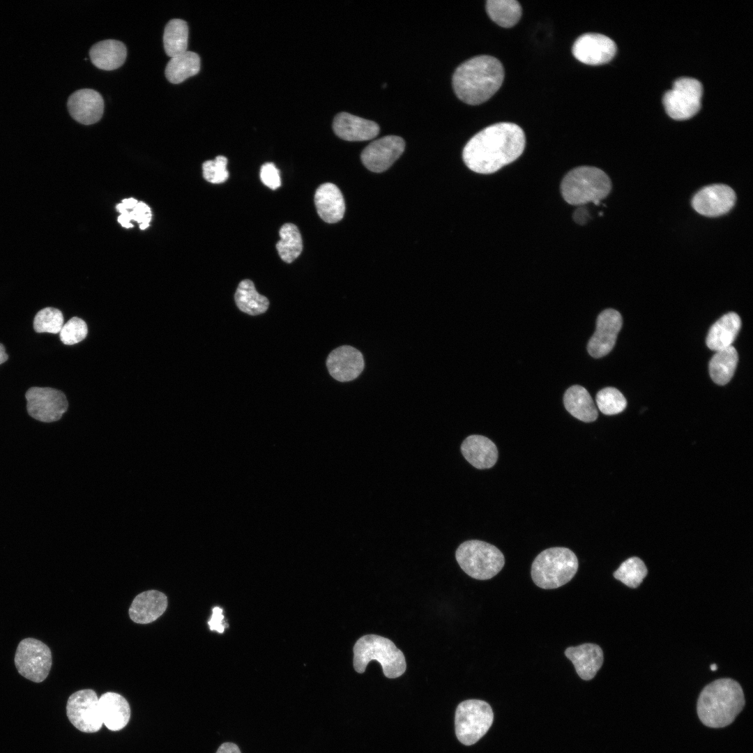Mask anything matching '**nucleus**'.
<instances>
[{"instance_id":"412c9836","label":"nucleus","mask_w":753,"mask_h":753,"mask_svg":"<svg viewBox=\"0 0 753 753\" xmlns=\"http://www.w3.org/2000/svg\"><path fill=\"white\" fill-rule=\"evenodd\" d=\"M166 595L158 591L142 592L133 600L129 609L130 618L137 623L147 624L158 618L166 610Z\"/></svg>"},{"instance_id":"f704fd0d","label":"nucleus","mask_w":753,"mask_h":753,"mask_svg":"<svg viewBox=\"0 0 753 753\" xmlns=\"http://www.w3.org/2000/svg\"><path fill=\"white\" fill-rule=\"evenodd\" d=\"M596 403L599 410L605 415L618 414L625 410L627 401L616 388L607 387L600 390L596 395Z\"/></svg>"},{"instance_id":"c756f323","label":"nucleus","mask_w":753,"mask_h":753,"mask_svg":"<svg viewBox=\"0 0 753 753\" xmlns=\"http://www.w3.org/2000/svg\"><path fill=\"white\" fill-rule=\"evenodd\" d=\"M200 70V57L194 52L187 50L171 57L167 63L165 73L167 79L174 84L180 83L195 75Z\"/></svg>"},{"instance_id":"37998d69","label":"nucleus","mask_w":753,"mask_h":753,"mask_svg":"<svg viewBox=\"0 0 753 753\" xmlns=\"http://www.w3.org/2000/svg\"><path fill=\"white\" fill-rule=\"evenodd\" d=\"M587 217V211L584 208H579L574 213V220L579 224L586 222Z\"/></svg>"},{"instance_id":"473e14b6","label":"nucleus","mask_w":753,"mask_h":753,"mask_svg":"<svg viewBox=\"0 0 753 753\" xmlns=\"http://www.w3.org/2000/svg\"><path fill=\"white\" fill-rule=\"evenodd\" d=\"M280 239L276 243L278 254L286 263H291L301 254L303 241L300 231L293 223H285L280 229Z\"/></svg>"},{"instance_id":"c9c22d12","label":"nucleus","mask_w":753,"mask_h":753,"mask_svg":"<svg viewBox=\"0 0 753 753\" xmlns=\"http://www.w3.org/2000/svg\"><path fill=\"white\" fill-rule=\"evenodd\" d=\"M63 326L62 312L54 307L42 309L35 316L33 328L37 333H60Z\"/></svg>"},{"instance_id":"f03ea898","label":"nucleus","mask_w":753,"mask_h":753,"mask_svg":"<svg viewBox=\"0 0 753 753\" xmlns=\"http://www.w3.org/2000/svg\"><path fill=\"white\" fill-rule=\"evenodd\" d=\"M504 68L496 58L489 55L473 57L461 63L452 75V86L462 102L476 105L488 100L500 89Z\"/></svg>"},{"instance_id":"a18cd8bd","label":"nucleus","mask_w":753,"mask_h":753,"mask_svg":"<svg viewBox=\"0 0 753 753\" xmlns=\"http://www.w3.org/2000/svg\"><path fill=\"white\" fill-rule=\"evenodd\" d=\"M122 204L127 210L133 209L137 205V201L133 198L125 199L122 201Z\"/></svg>"},{"instance_id":"7c9ffc66","label":"nucleus","mask_w":753,"mask_h":753,"mask_svg":"<svg viewBox=\"0 0 753 753\" xmlns=\"http://www.w3.org/2000/svg\"><path fill=\"white\" fill-rule=\"evenodd\" d=\"M188 26L181 19H172L165 25L163 43L166 54L175 56L187 51Z\"/></svg>"},{"instance_id":"a878e982","label":"nucleus","mask_w":753,"mask_h":753,"mask_svg":"<svg viewBox=\"0 0 753 753\" xmlns=\"http://www.w3.org/2000/svg\"><path fill=\"white\" fill-rule=\"evenodd\" d=\"M89 56L96 66L102 70H111L120 67L124 63L127 48L120 40H103L91 46Z\"/></svg>"},{"instance_id":"20e7f679","label":"nucleus","mask_w":753,"mask_h":753,"mask_svg":"<svg viewBox=\"0 0 753 753\" xmlns=\"http://www.w3.org/2000/svg\"><path fill=\"white\" fill-rule=\"evenodd\" d=\"M353 667L363 674L372 660H376L388 678L401 676L406 670V663L403 653L388 638L367 634L359 638L353 648Z\"/></svg>"},{"instance_id":"09e8293b","label":"nucleus","mask_w":753,"mask_h":753,"mask_svg":"<svg viewBox=\"0 0 753 753\" xmlns=\"http://www.w3.org/2000/svg\"><path fill=\"white\" fill-rule=\"evenodd\" d=\"M717 665L715 664H713L710 665V669L712 671H715L717 669Z\"/></svg>"},{"instance_id":"bb28decb","label":"nucleus","mask_w":753,"mask_h":753,"mask_svg":"<svg viewBox=\"0 0 753 753\" xmlns=\"http://www.w3.org/2000/svg\"><path fill=\"white\" fill-rule=\"evenodd\" d=\"M563 402L566 410L575 418L586 423L595 420L598 413L588 390L575 385L565 393Z\"/></svg>"},{"instance_id":"f8f14e48","label":"nucleus","mask_w":753,"mask_h":753,"mask_svg":"<svg viewBox=\"0 0 753 753\" xmlns=\"http://www.w3.org/2000/svg\"><path fill=\"white\" fill-rule=\"evenodd\" d=\"M25 397L29 415L40 422L57 421L68 409L66 395L54 388L32 387L26 391Z\"/></svg>"},{"instance_id":"cd10ccee","label":"nucleus","mask_w":753,"mask_h":753,"mask_svg":"<svg viewBox=\"0 0 753 753\" xmlns=\"http://www.w3.org/2000/svg\"><path fill=\"white\" fill-rule=\"evenodd\" d=\"M234 299L241 311L252 316L264 313L269 305L268 299L257 292L253 282L249 279L240 282Z\"/></svg>"},{"instance_id":"c85d7f7f","label":"nucleus","mask_w":753,"mask_h":753,"mask_svg":"<svg viewBox=\"0 0 753 753\" xmlns=\"http://www.w3.org/2000/svg\"><path fill=\"white\" fill-rule=\"evenodd\" d=\"M738 361V352L733 346L715 351L708 365L712 380L718 385L727 384L734 374Z\"/></svg>"},{"instance_id":"39448f33","label":"nucleus","mask_w":753,"mask_h":753,"mask_svg":"<svg viewBox=\"0 0 753 753\" xmlns=\"http://www.w3.org/2000/svg\"><path fill=\"white\" fill-rule=\"evenodd\" d=\"M560 189L563 198L571 205L581 206L589 202L598 205L609 194L611 182L602 169L581 166L565 174Z\"/></svg>"},{"instance_id":"2f4dec72","label":"nucleus","mask_w":753,"mask_h":753,"mask_svg":"<svg viewBox=\"0 0 753 753\" xmlns=\"http://www.w3.org/2000/svg\"><path fill=\"white\" fill-rule=\"evenodd\" d=\"M486 10L490 19L504 28L515 26L522 13L519 3L515 0H488Z\"/></svg>"},{"instance_id":"9b49d317","label":"nucleus","mask_w":753,"mask_h":753,"mask_svg":"<svg viewBox=\"0 0 753 753\" xmlns=\"http://www.w3.org/2000/svg\"><path fill=\"white\" fill-rule=\"evenodd\" d=\"M99 697L89 689L81 690L72 694L67 701V716L72 724L85 733H94L102 726Z\"/></svg>"},{"instance_id":"c03bdc74","label":"nucleus","mask_w":753,"mask_h":753,"mask_svg":"<svg viewBox=\"0 0 753 753\" xmlns=\"http://www.w3.org/2000/svg\"><path fill=\"white\" fill-rule=\"evenodd\" d=\"M130 220L131 218L130 216V212H128V211H126L125 212L121 213V215H119L118 218L119 222L121 223L123 227L126 228H130L132 227V225L130 223Z\"/></svg>"},{"instance_id":"ddd939ff","label":"nucleus","mask_w":753,"mask_h":753,"mask_svg":"<svg viewBox=\"0 0 753 753\" xmlns=\"http://www.w3.org/2000/svg\"><path fill=\"white\" fill-rule=\"evenodd\" d=\"M736 201V193L731 187L712 184L703 187L693 196L692 206L700 215L714 218L729 212Z\"/></svg>"},{"instance_id":"f3484780","label":"nucleus","mask_w":753,"mask_h":753,"mask_svg":"<svg viewBox=\"0 0 753 753\" xmlns=\"http://www.w3.org/2000/svg\"><path fill=\"white\" fill-rule=\"evenodd\" d=\"M326 366L333 378L341 382L357 378L364 368V359L356 348L344 345L333 350L326 359Z\"/></svg>"},{"instance_id":"5701e85b","label":"nucleus","mask_w":753,"mask_h":753,"mask_svg":"<svg viewBox=\"0 0 753 753\" xmlns=\"http://www.w3.org/2000/svg\"><path fill=\"white\" fill-rule=\"evenodd\" d=\"M461 452L472 466L479 469L492 467L498 459V450L493 441L482 435H471L461 445Z\"/></svg>"},{"instance_id":"58836bf2","label":"nucleus","mask_w":753,"mask_h":753,"mask_svg":"<svg viewBox=\"0 0 753 753\" xmlns=\"http://www.w3.org/2000/svg\"><path fill=\"white\" fill-rule=\"evenodd\" d=\"M261 182L272 190H276L281 185L280 171L273 162L264 164L260 169Z\"/></svg>"},{"instance_id":"4468645a","label":"nucleus","mask_w":753,"mask_h":753,"mask_svg":"<svg viewBox=\"0 0 753 753\" xmlns=\"http://www.w3.org/2000/svg\"><path fill=\"white\" fill-rule=\"evenodd\" d=\"M404 149L405 142L402 137L395 135L383 137L363 149L361 161L370 171L382 172L400 157Z\"/></svg>"},{"instance_id":"49530a36","label":"nucleus","mask_w":753,"mask_h":753,"mask_svg":"<svg viewBox=\"0 0 753 753\" xmlns=\"http://www.w3.org/2000/svg\"><path fill=\"white\" fill-rule=\"evenodd\" d=\"M8 355L6 353V350L3 344H0V364H2L8 360Z\"/></svg>"},{"instance_id":"b1692460","label":"nucleus","mask_w":753,"mask_h":753,"mask_svg":"<svg viewBox=\"0 0 753 753\" xmlns=\"http://www.w3.org/2000/svg\"><path fill=\"white\" fill-rule=\"evenodd\" d=\"M98 703L102 724L108 729L119 731L127 725L130 717V708L123 697L108 692L99 697Z\"/></svg>"},{"instance_id":"dca6fc26","label":"nucleus","mask_w":753,"mask_h":753,"mask_svg":"<svg viewBox=\"0 0 753 753\" xmlns=\"http://www.w3.org/2000/svg\"><path fill=\"white\" fill-rule=\"evenodd\" d=\"M622 324L621 314L614 309H607L598 315L595 331L587 346L592 357H603L612 350Z\"/></svg>"},{"instance_id":"9d476101","label":"nucleus","mask_w":753,"mask_h":753,"mask_svg":"<svg viewBox=\"0 0 753 753\" xmlns=\"http://www.w3.org/2000/svg\"><path fill=\"white\" fill-rule=\"evenodd\" d=\"M50 648L40 640L26 638L18 644L15 664L19 674L35 683H40L47 677L52 667Z\"/></svg>"},{"instance_id":"4be33fe9","label":"nucleus","mask_w":753,"mask_h":753,"mask_svg":"<svg viewBox=\"0 0 753 753\" xmlns=\"http://www.w3.org/2000/svg\"><path fill=\"white\" fill-rule=\"evenodd\" d=\"M314 201L318 215L326 222L335 223L342 219L345 212L344 199L335 184H321L316 190Z\"/></svg>"},{"instance_id":"423d86ee","label":"nucleus","mask_w":753,"mask_h":753,"mask_svg":"<svg viewBox=\"0 0 753 753\" xmlns=\"http://www.w3.org/2000/svg\"><path fill=\"white\" fill-rule=\"evenodd\" d=\"M578 560L565 547H552L540 552L531 565V577L538 587L554 589L565 585L575 575Z\"/></svg>"},{"instance_id":"393cba45","label":"nucleus","mask_w":753,"mask_h":753,"mask_svg":"<svg viewBox=\"0 0 753 753\" xmlns=\"http://www.w3.org/2000/svg\"><path fill=\"white\" fill-rule=\"evenodd\" d=\"M740 328L741 320L736 313L723 315L710 327L706 340L707 347L717 351L731 346Z\"/></svg>"},{"instance_id":"f257e3e1","label":"nucleus","mask_w":753,"mask_h":753,"mask_svg":"<svg viewBox=\"0 0 753 753\" xmlns=\"http://www.w3.org/2000/svg\"><path fill=\"white\" fill-rule=\"evenodd\" d=\"M526 137L517 124L498 123L485 128L465 145L462 158L471 171L492 174L516 160L523 153Z\"/></svg>"},{"instance_id":"2eb2a0df","label":"nucleus","mask_w":753,"mask_h":753,"mask_svg":"<svg viewBox=\"0 0 753 753\" xmlns=\"http://www.w3.org/2000/svg\"><path fill=\"white\" fill-rule=\"evenodd\" d=\"M572 52L576 59L591 66L610 61L616 52L615 43L609 37L596 33L580 36L574 43Z\"/></svg>"},{"instance_id":"6ab92c4d","label":"nucleus","mask_w":753,"mask_h":753,"mask_svg":"<svg viewBox=\"0 0 753 753\" xmlns=\"http://www.w3.org/2000/svg\"><path fill=\"white\" fill-rule=\"evenodd\" d=\"M333 129L337 137L349 142L373 139L380 131L379 125L374 121L347 112H341L335 116Z\"/></svg>"},{"instance_id":"a19ab883","label":"nucleus","mask_w":753,"mask_h":753,"mask_svg":"<svg viewBox=\"0 0 753 753\" xmlns=\"http://www.w3.org/2000/svg\"><path fill=\"white\" fill-rule=\"evenodd\" d=\"M222 609L220 607H214L213 609V614L210 621H208V625L211 630L217 631L222 633L225 630V623L223 622Z\"/></svg>"},{"instance_id":"79ce46f5","label":"nucleus","mask_w":753,"mask_h":753,"mask_svg":"<svg viewBox=\"0 0 753 753\" xmlns=\"http://www.w3.org/2000/svg\"><path fill=\"white\" fill-rule=\"evenodd\" d=\"M216 753H241V751L237 745L226 742L218 747Z\"/></svg>"},{"instance_id":"4c0bfd02","label":"nucleus","mask_w":753,"mask_h":753,"mask_svg":"<svg viewBox=\"0 0 753 753\" xmlns=\"http://www.w3.org/2000/svg\"><path fill=\"white\" fill-rule=\"evenodd\" d=\"M88 327L84 320L78 317L71 318L60 331V339L66 345L75 344L87 335Z\"/></svg>"},{"instance_id":"1a4fd4ad","label":"nucleus","mask_w":753,"mask_h":753,"mask_svg":"<svg viewBox=\"0 0 753 753\" xmlns=\"http://www.w3.org/2000/svg\"><path fill=\"white\" fill-rule=\"evenodd\" d=\"M703 87L699 81L691 77L676 79L671 90L663 97L666 112L673 119L682 121L692 118L699 110Z\"/></svg>"},{"instance_id":"72a5a7b5","label":"nucleus","mask_w":753,"mask_h":753,"mask_svg":"<svg viewBox=\"0 0 753 753\" xmlns=\"http://www.w3.org/2000/svg\"><path fill=\"white\" fill-rule=\"evenodd\" d=\"M647 573L648 570L644 561L639 557L633 556L621 564L614 572V577L625 586L636 588L642 583Z\"/></svg>"},{"instance_id":"0eeeda50","label":"nucleus","mask_w":753,"mask_h":753,"mask_svg":"<svg viewBox=\"0 0 753 753\" xmlns=\"http://www.w3.org/2000/svg\"><path fill=\"white\" fill-rule=\"evenodd\" d=\"M460 568L469 576L479 580L492 578L503 568L504 556L495 546L482 540L462 543L455 553Z\"/></svg>"},{"instance_id":"e433bc0d","label":"nucleus","mask_w":753,"mask_h":753,"mask_svg":"<svg viewBox=\"0 0 753 753\" xmlns=\"http://www.w3.org/2000/svg\"><path fill=\"white\" fill-rule=\"evenodd\" d=\"M227 165V159L223 155H218L214 160L205 161L202 164L204 179L214 184L225 182L229 177Z\"/></svg>"},{"instance_id":"aec40b11","label":"nucleus","mask_w":753,"mask_h":753,"mask_svg":"<svg viewBox=\"0 0 753 753\" xmlns=\"http://www.w3.org/2000/svg\"><path fill=\"white\" fill-rule=\"evenodd\" d=\"M565 655L572 662L578 676L585 680L594 678L604 660L602 648L591 643L568 647Z\"/></svg>"},{"instance_id":"de8ad7c7","label":"nucleus","mask_w":753,"mask_h":753,"mask_svg":"<svg viewBox=\"0 0 753 753\" xmlns=\"http://www.w3.org/2000/svg\"><path fill=\"white\" fill-rule=\"evenodd\" d=\"M149 226V223H142L139 225L141 229H145Z\"/></svg>"},{"instance_id":"ea45409f","label":"nucleus","mask_w":753,"mask_h":753,"mask_svg":"<svg viewBox=\"0 0 753 753\" xmlns=\"http://www.w3.org/2000/svg\"><path fill=\"white\" fill-rule=\"evenodd\" d=\"M130 216L131 220L142 224L149 223L152 215L149 206L143 202H139L130 212Z\"/></svg>"},{"instance_id":"7ed1b4c3","label":"nucleus","mask_w":753,"mask_h":753,"mask_svg":"<svg viewBox=\"0 0 753 753\" xmlns=\"http://www.w3.org/2000/svg\"><path fill=\"white\" fill-rule=\"evenodd\" d=\"M745 706V697L740 685L726 678L715 680L701 692L697 710L699 720L711 728L729 725Z\"/></svg>"},{"instance_id":"a211bd4d","label":"nucleus","mask_w":753,"mask_h":753,"mask_svg":"<svg viewBox=\"0 0 753 753\" xmlns=\"http://www.w3.org/2000/svg\"><path fill=\"white\" fill-rule=\"evenodd\" d=\"M68 109L77 121L89 125L98 121L102 116L104 100L99 92L92 89L75 91L68 98Z\"/></svg>"},{"instance_id":"6e6552de","label":"nucleus","mask_w":753,"mask_h":753,"mask_svg":"<svg viewBox=\"0 0 753 753\" xmlns=\"http://www.w3.org/2000/svg\"><path fill=\"white\" fill-rule=\"evenodd\" d=\"M494 714L491 706L479 699H469L457 707L455 717L457 739L465 745L478 742L492 724Z\"/></svg>"}]
</instances>
